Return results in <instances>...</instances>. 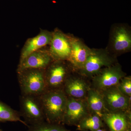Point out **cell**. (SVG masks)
Wrapping results in <instances>:
<instances>
[{
    "label": "cell",
    "mask_w": 131,
    "mask_h": 131,
    "mask_svg": "<svg viewBox=\"0 0 131 131\" xmlns=\"http://www.w3.org/2000/svg\"><path fill=\"white\" fill-rule=\"evenodd\" d=\"M54 61L49 50L42 48L34 52L19 63L17 71L29 69L45 70Z\"/></svg>",
    "instance_id": "30bf717a"
},
{
    "label": "cell",
    "mask_w": 131,
    "mask_h": 131,
    "mask_svg": "<svg viewBox=\"0 0 131 131\" xmlns=\"http://www.w3.org/2000/svg\"><path fill=\"white\" fill-rule=\"evenodd\" d=\"M102 119L98 115L90 113L79 122L77 129L81 131H95L104 127Z\"/></svg>",
    "instance_id": "e0dca14e"
},
{
    "label": "cell",
    "mask_w": 131,
    "mask_h": 131,
    "mask_svg": "<svg viewBox=\"0 0 131 131\" xmlns=\"http://www.w3.org/2000/svg\"><path fill=\"white\" fill-rule=\"evenodd\" d=\"M20 117L19 112L0 101V122H19L28 127L29 125Z\"/></svg>",
    "instance_id": "ac0fdd59"
},
{
    "label": "cell",
    "mask_w": 131,
    "mask_h": 131,
    "mask_svg": "<svg viewBox=\"0 0 131 131\" xmlns=\"http://www.w3.org/2000/svg\"><path fill=\"white\" fill-rule=\"evenodd\" d=\"M117 88L122 94L129 97L131 96V78L130 77H124L121 80L117 85Z\"/></svg>",
    "instance_id": "ffe728a7"
},
{
    "label": "cell",
    "mask_w": 131,
    "mask_h": 131,
    "mask_svg": "<svg viewBox=\"0 0 131 131\" xmlns=\"http://www.w3.org/2000/svg\"><path fill=\"white\" fill-rule=\"evenodd\" d=\"M49 52L54 60L68 61L71 47L70 37L58 30L52 32Z\"/></svg>",
    "instance_id": "9c48e42d"
},
{
    "label": "cell",
    "mask_w": 131,
    "mask_h": 131,
    "mask_svg": "<svg viewBox=\"0 0 131 131\" xmlns=\"http://www.w3.org/2000/svg\"><path fill=\"white\" fill-rule=\"evenodd\" d=\"M19 103L20 115L28 125H33L46 121L39 96L21 94Z\"/></svg>",
    "instance_id": "3957f363"
},
{
    "label": "cell",
    "mask_w": 131,
    "mask_h": 131,
    "mask_svg": "<svg viewBox=\"0 0 131 131\" xmlns=\"http://www.w3.org/2000/svg\"><path fill=\"white\" fill-rule=\"evenodd\" d=\"M95 131H107L105 129H102V128H101V129H98V130H96Z\"/></svg>",
    "instance_id": "44dd1931"
},
{
    "label": "cell",
    "mask_w": 131,
    "mask_h": 131,
    "mask_svg": "<svg viewBox=\"0 0 131 131\" xmlns=\"http://www.w3.org/2000/svg\"><path fill=\"white\" fill-rule=\"evenodd\" d=\"M100 91L108 112H123L129 107L130 97L122 94L116 86Z\"/></svg>",
    "instance_id": "ba28073f"
},
{
    "label": "cell",
    "mask_w": 131,
    "mask_h": 131,
    "mask_svg": "<svg viewBox=\"0 0 131 131\" xmlns=\"http://www.w3.org/2000/svg\"><path fill=\"white\" fill-rule=\"evenodd\" d=\"M89 89L84 80L70 76L66 80L63 88V90L68 96L76 99L85 97Z\"/></svg>",
    "instance_id": "9a60e30c"
},
{
    "label": "cell",
    "mask_w": 131,
    "mask_h": 131,
    "mask_svg": "<svg viewBox=\"0 0 131 131\" xmlns=\"http://www.w3.org/2000/svg\"><path fill=\"white\" fill-rule=\"evenodd\" d=\"M39 96L46 121L62 124L68 97L63 89L47 90Z\"/></svg>",
    "instance_id": "6da1fadb"
},
{
    "label": "cell",
    "mask_w": 131,
    "mask_h": 131,
    "mask_svg": "<svg viewBox=\"0 0 131 131\" xmlns=\"http://www.w3.org/2000/svg\"><path fill=\"white\" fill-rule=\"evenodd\" d=\"M89 113L86 101L68 96L62 124L77 126Z\"/></svg>",
    "instance_id": "52a82bcc"
},
{
    "label": "cell",
    "mask_w": 131,
    "mask_h": 131,
    "mask_svg": "<svg viewBox=\"0 0 131 131\" xmlns=\"http://www.w3.org/2000/svg\"><path fill=\"white\" fill-rule=\"evenodd\" d=\"M102 119L110 131H131L130 116L124 111H107Z\"/></svg>",
    "instance_id": "8fae6325"
},
{
    "label": "cell",
    "mask_w": 131,
    "mask_h": 131,
    "mask_svg": "<svg viewBox=\"0 0 131 131\" xmlns=\"http://www.w3.org/2000/svg\"><path fill=\"white\" fill-rule=\"evenodd\" d=\"M0 131H3L2 130H1V129H0Z\"/></svg>",
    "instance_id": "7402d4cb"
},
{
    "label": "cell",
    "mask_w": 131,
    "mask_h": 131,
    "mask_svg": "<svg viewBox=\"0 0 131 131\" xmlns=\"http://www.w3.org/2000/svg\"><path fill=\"white\" fill-rule=\"evenodd\" d=\"M70 39L71 51L67 61L69 62L73 68L80 70L83 67L91 49L77 38L70 37Z\"/></svg>",
    "instance_id": "7c38bea8"
},
{
    "label": "cell",
    "mask_w": 131,
    "mask_h": 131,
    "mask_svg": "<svg viewBox=\"0 0 131 131\" xmlns=\"http://www.w3.org/2000/svg\"><path fill=\"white\" fill-rule=\"evenodd\" d=\"M26 131H70L62 124H53L45 121L33 125H29Z\"/></svg>",
    "instance_id": "d6986e66"
},
{
    "label": "cell",
    "mask_w": 131,
    "mask_h": 131,
    "mask_svg": "<svg viewBox=\"0 0 131 131\" xmlns=\"http://www.w3.org/2000/svg\"><path fill=\"white\" fill-rule=\"evenodd\" d=\"M86 96V103L90 113L97 115L102 118L103 114L107 111L100 92L95 89H89Z\"/></svg>",
    "instance_id": "2e32d148"
},
{
    "label": "cell",
    "mask_w": 131,
    "mask_h": 131,
    "mask_svg": "<svg viewBox=\"0 0 131 131\" xmlns=\"http://www.w3.org/2000/svg\"><path fill=\"white\" fill-rule=\"evenodd\" d=\"M65 61L54 60L45 70L47 90L63 89L69 75V66Z\"/></svg>",
    "instance_id": "277c9868"
},
{
    "label": "cell",
    "mask_w": 131,
    "mask_h": 131,
    "mask_svg": "<svg viewBox=\"0 0 131 131\" xmlns=\"http://www.w3.org/2000/svg\"><path fill=\"white\" fill-rule=\"evenodd\" d=\"M114 60L106 50L92 49L83 67L80 70L82 74L91 76L97 74L103 67L112 65Z\"/></svg>",
    "instance_id": "5b68a950"
},
{
    "label": "cell",
    "mask_w": 131,
    "mask_h": 131,
    "mask_svg": "<svg viewBox=\"0 0 131 131\" xmlns=\"http://www.w3.org/2000/svg\"><path fill=\"white\" fill-rule=\"evenodd\" d=\"M124 77L125 73L118 64L103 68L94 75L93 82L95 89L101 91L116 86Z\"/></svg>",
    "instance_id": "8992f818"
},
{
    "label": "cell",
    "mask_w": 131,
    "mask_h": 131,
    "mask_svg": "<svg viewBox=\"0 0 131 131\" xmlns=\"http://www.w3.org/2000/svg\"><path fill=\"white\" fill-rule=\"evenodd\" d=\"M111 45L113 50L117 53L129 51L131 48L130 32L123 26L115 27L112 31Z\"/></svg>",
    "instance_id": "5bb4252c"
},
{
    "label": "cell",
    "mask_w": 131,
    "mask_h": 131,
    "mask_svg": "<svg viewBox=\"0 0 131 131\" xmlns=\"http://www.w3.org/2000/svg\"><path fill=\"white\" fill-rule=\"evenodd\" d=\"M45 70L29 69L17 71L21 94L39 96L47 90Z\"/></svg>",
    "instance_id": "7a4b0ae2"
},
{
    "label": "cell",
    "mask_w": 131,
    "mask_h": 131,
    "mask_svg": "<svg viewBox=\"0 0 131 131\" xmlns=\"http://www.w3.org/2000/svg\"><path fill=\"white\" fill-rule=\"evenodd\" d=\"M52 37V32L42 30L37 36L27 39L21 50L19 63L34 52L50 45Z\"/></svg>",
    "instance_id": "4fadbf2b"
}]
</instances>
